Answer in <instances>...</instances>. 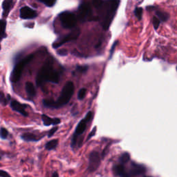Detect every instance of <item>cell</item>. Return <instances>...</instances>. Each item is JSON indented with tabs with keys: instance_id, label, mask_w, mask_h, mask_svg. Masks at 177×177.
Returning a JSON list of instances; mask_svg holds the SVG:
<instances>
[{
	"instance_id": "obj_33",
	"label": "cell",
	"mask_w": 177,
	"mask_h": 177,
	"mask_svg": "<svg viewBox=\"0 0 177 177\" xmlns=\"http://www.w3.org/2000/svg\"><path fill=\"white\" fill-rule=\"evenodd\" d=\"M0 177H11L7 172L0 169Z\"/></svg>"
},
{
	"instance_id": "obj_27",
	"label": "cell",
	"mask_w": 177,
	"mask_h": 177,
	"mask_svg": "<svg viewBox=\"0 0 177 177\" xmlns=\"http://www.w3.org/2000/svg\"><path fill=\"white\" fill-rule=\"evenodd\" d=\"M88 66H77L75 72L78 73H84L88 70Z\"/></svg>"
},
{
	"instance_id": "obj_8",
	"label": "cell",
	"mask_w": 177,
	"mask_h": 177,
	"mask_svg": "<svg viewBox=\"0 0 177 177\" xmlns=\"http://www.w3.org/2000/svg\"><path fill=\"white\" fill-rule=\"evenodd\" d=\"M101 158L100 154L96 151H93L89 154V165L88 171L89 173L96 172L100 167Z\"/></svg>"
},
{
	"instance_id": "obj_4",
	"label": "cell",
	"mask_w": 177,
	"mask_h": 177,
	"mask_svg": "<svg viewBox=\"0 0 177 177\" xmlns=\"http://www.w3.org/2000/svg\"><path fill=\"white\" fill-rule=\"evenodd\" d=\"M34 57V54H31L29 56L24 57V59H22L20 60L19 63H17L15 65V67L13 69V70L11 73V80L12 82H17L19 81L21 78L22 71L24 70L25 66L27 64L29 63L33 58Z\"/></svg>"
},
{
	"instance_id": "obj_28",
	"label": "cell",
	"mask_w": 177,
	"mask_h": 177,
	"mask_svg": "<svg viewBox=\"0 0 177 177\" xmlns=\"http://www.w3.org/2000/svg\"><path fill=\"white\" fill-rule=\"evenodd\" d=\"M160 24V20L154 16V17H153V26H154V28L155 30L158 29V27H159Z\"/></svg>"
},
{
	"instance_id": "obj_17",
	"label": "cell",
	"mask_w": 177,
	"mask_h": 177,
	"mask_svg": "<svg viewBox=\"0 0 177 177\" xmlns=\"http://www.w3.org/2000/svg\"><path fill=\"white\" fill-rule=\"evenodd\" d=\"M25 89L29 98H33L36 95V90L33 84L31 82H27L25 84Z\"/></svg>"
},
{
	"instance_id": "obj_23",
	"label": "cell",
	"mask_w": 177,
	"mask_h": 177,
	"mask_svg": "<svg viewBox=\"0 0 177 177\" xmlns=\"http://www.w3.org/2000/svg\"><path fill=\"white\" fill-rule=\"evenodd\" d=\"M142 8L141 7H137L135 8L134 10V15L136 17H137V19L139 20H141L142 19Z\"/></svg>"
},
{
	"instance_id": "obj_22",
	"label": "cell",
	"mask_w": 177,
	"mask_h": 177,
	"mask_svg": "<svg viewBox=\"0 0 177 177\" xmlns=\"http://www.w3.org/2000/svg\"><path fill=\"white\" fill-rule=\"evenodd\" d=\"M130 160V154L128 152H125L122 154L119 158V162L120 164L124 165L128 163Z\"/></svg>"
},
{
	"instance_id": "obj_21",
	"label": "cell",
	"mask_w": 177,
	"mask_h": 177,
	"mask_svg": "<svg viewBox=\"0 0 177 177\" xmlns=\"http://www.w3.org/2000/svg\"><path fill=\"white\" fill-rule=\"evenodd\" d=\"M11 98V96L10 94H8L7 96H5L4 95V92H2V91H0V103L3 105V106H6V105H7L8 102L10 101Z\"/></svg>"
},
{
	"instance_id": "obj_20",
	"label": "cell",
	"mask_w": 177,
	"mask_h": 177,
	"mask_svg": "<svg viewBox=\"0 0 177 177\" xmlns=\"http://www.w3.org/2000/svg\"><path fill=\"white\" fill-rule=\"evenodd\" d=\"M57 145H58V140L57 139L51 140V141L47 142V144L45 145V149L49 151L53 150V149H56L57 148Z\"/></svg>"
},
{
	"instance_id": "obj_2",
	"label": "cell",
	"mask_w": 177,
	"mask_h": 177,
	"mask_svg": "<svg viewBox=\"0 0 177 177\" xmlns=\"http://www.w3.org/2000/svg\"><path fill=\"white\" fill-rule=\"evenodd\" d=\"M74 93V84L72 82L69 81L64 85L60 97L55 102V108H60L67 104Z\"/></svg>"
},
{
	"instance_id": "obj_7",
	"label": "cell",
	"mask_w": 177,
	"mask_h": 177,
	"mask_svg": "<svg viewBox=\"0 0 177 177\" xmlns=\"http://www.w3.org/2000/svg\"><path fill=\"white\" fill-rule=\"evenodd\" d=\"M80 29H75L73 30L72 31L68 34V35H64L62 38H59L58 40H57L56 42H53V49H57V48L60 47L61 46H63L64 44L66 42H69L70 41L75 40L78 38V36L80 35Z\"/></svg>"
},
{
	"instance_id": "obj_37",
	"label": "cell",
	"mask_w": 177,
	"mask_h": 177,
	"mask_svg": "<svg viewBox=\"0 0 177 177\" xmlns=\"http://www.w3.org/2000/svg\"><path fill=\"white\" fill-rule=\"evenodd\" d=\"M1 159H2V157H1V156H0V160H1Z\"/></svg>"
},
{
	"instance_id": "obj_24",
	"label": "cell",
	"mask_w": 177,
	"mask_h": 177,
	"mask_svg": "<svg viewBox=\"0 0 177 177\" xmlns=\"http://www.w3.org/2000/svg\"><path fill=\"white\" fill-rule=\"evenodd\" d=\"M86 93H87V89H86L85 88L80 89L79 91H78V100H83L85 97V96H86Z\"/></svg>"
},
{
	"instance_id": "obj_5",
	"label": "cell",
	"mask_w": 177,
	"mask_h": 177,
	"mask_svg": "<svg viewBox=\"0 0 177 177\" xmlns=\"http://www.w3.org/2000/svg\"><path fill=\"white\" fill-rule=\"evenodd\" d=\"M109 5L108 6L107 9V12L105 15L104 20H103L102 25L104 30H108L110 26V24H111L112 20H113L115 15H116V11L118 9V5L120 4L119 1H111L109 2Z\"/></svg>"
},
{
	"instance_id": "obj_32",
	"label": "cell",
	"mask_w": 177,
	"mask_h": 177,
	"mask_svg": "<svg viewBox=\"0 0 177 177\" xmlns=\"http://www.w3.org/2000/svg\"><path fill=\"white\" fill-rule=\"evenodd\" d=\"M104 4V2L103 1H93V6H95L96 8H99L102 6V4Z\"/></svg>"
},
{
	"instance_id": "obj_25",
	"label": "cell",
	"mask_w": 177,
	"mask_h": 177,
	"mask_svg": "<svg viewBox=\"0 0 177 177\" xmlns=\"http://www.w3.org/2000/svg\"><path fill=\"white\" fill-rule=\"evenodd\" d=\"M8 130L4 127H1V129H0V137H1V139L5 140L8 138Z\"/></svg>"
},
{
	"instance_id": "obj_34",
	"label": "cell",
	"mask_w": 177,
	"mask_h": 177,
	"mask_svg": "<svg viewBox=\"0 0 177 177\" xmlns=\"http://www.w3.org/2000/svg\"><path fill=\"white\" fill-rule=\"evenodd\" d=\"M96 127H94V128L93 129V130H92V131H91V132H90V134H89L88 138H87V140H89V139H91V137L93 136L96 134Z\"/></svg>"
},
{
	"instance_id": "obj_9",
	"label": "cell",
	"mask_w": 177,
	"mask_h": 177,
	"mask_svg": "<svg viewBox=\"0 0 177 177\" xmlns=\"http://www.w3.org/2000/svg\"><path fill=\"white\" fill-rule=\"evenodd\" d=\"M78 17L81 21L89 20V17H92V12L90 5L88 3L84 2L81 4L78 8Z\"/></svg>"
},
{
	"instance_id": "obj_3",
	"label": "cell",
	"mask_w": 177,
	"mask_h": 177,
	"mask_svg": "<svg viewBox=\"0 0 177 177\" xmlns=\"http://www.w3.org/2000/svg\"><path fill=\"white\" fill-rule=\"evenodd\" d=\"M92 118H93V113L91 111H89L88 113L87 114L85 118L80 121V123H78L77 127L75 130L74 134H73L72 137V140H71V148H75V146L77 145L78 137H79L80 136H81L84 132V131L86 130L87 124L89 123V122L91 121Z\"/></svg>"
},
{
	"instance_id": "obj_29",
	"label": "cell",
	"mask_w": 177,
	"mask_h": 177,
	"mask_svg": "<svg viewBox=\"0 0 177 177\" xmlns=\"http://www.w3.org/2000/svg\"><path fill=\"white\" fill-rule=\"evenodd\" d=\"M57 53L60 55V56H65L68 54V51H67V50H66V49H61V50H57Z\"/></svg>"
},
{
	"instance_id": "obj_30",
	"label": "cell",
	"mask_w": 177,
	"mask_h": 177,
	"mask_svg": "<svg viewBox=\"0 0 177 177\" xmlns=\"http://www.w3.org/2000/svg\"><path fill=\"white\" fill-rule=\"evenodd\" d=\"M57 129H58V127H53V128L51 129V130H50L49 131V134H48V137L50 138V137L53 136L54 135L55 133H56V132H57Z\"/></svg>"
},
{
	"instance_id": "obj_35",
	"label": "cell",
	"mask_w": 177,
	"mask_h": 177,
	"mask_svg": "<svg viewBox=\"0 0 177 177\" xmlns=\"http://www.w3.org/2000/svg\"><path fill=\"white\" fill-rule=\"evenodd\" d=\"M52 177H60L57 172H54L53 174H52Z\"/></svg>"
},
{
	"instance_id": "obj_18",
	"label": "cell",
	"mask_w": 177,
	"mask_h": 177,
	"mask_svg": "<svg viewBox=\"0 0 177 177\" xmlns=\"http://www.w3.org/2000/svg\"><path fill=\"white\" fill-rule=\"evenodd\" d=\"M6 21L5 20H0V50H1V42L3 39L7 37V34L6 33Z\"/></svg>"
},
{
	"instance_id": "obj_10",
	"label": "cell",
	"mask_w": 177,
	"mask_h": 177,
	"mask_svg": "<svg viewBox=\"0 0 177 177\" xmlns=\"http://www.w3.org/2000/svg\"><path fill=\"white\" fill-rule=\"evenodd\" d=\"M146 172L147 169L145 165L132 162L131 163V167L127 171V173L129 177H136L141 174H144Z\"/></svg>"
},
{
	"instance_id": "obj_19",
	"label": "cell",
	"mask_w": 177,
	"mask_h": 177,
	"mask_svg": "<svg viewBox=\"0 0 177 177\" xmlns=\"http://www.w3.org/2000/svg\"><path fill=\"white\" fill-rule=\"evenodd\" d=\"M156 15L157 16V17L160 21L162 22H166L168 20L169 15L166 12H163V11H157L156 12Z\"/></svg>"
},
{
	"instance_id": "obj_14",
	"label": "cell",
	"mask_w": 177,
	"mask_h": 177,
	"mask_svg": "<svg viewBox=\"0 0 177 177\" xmlns=\"http://www.w3.org/2000/svg\"><path fill=\"white\" fill-rule=\"evenodd\" d=\"M13 4H14V2L13 0H5V1L2 2V8L4 10V12L2 13V16L4 18L7 17L11 10L13 7Z\"/></svg>"
},
{
	"instance_id": "obj_31",
	"label": "cell",
	"mask_w": 177,
	"mask_h": 177,
	"mask_svg": "<svg viewBox=\"0 0 177 177\" xmlns=\"http://www.w3.org/2000/svg\"><path fill=\"white\" fill-rule=\"evenodd\" d=\"M117 44H118V41H116V42H114L113 45H112V47L111 48V50H110V58L112 57V56H113V53L115 50V48H116Z\"/></svg>"
},
{
	"instance_id": "obj_1",
	"label": "cell",
	"mask_w": 177,
	"mask_h": 177,
	"mask_svg": "<svg viewBox=\"0 0 177 177\" xmlns=\"http://www.w3.org/2000/svg\"><path fill=\"white\" fill-rule=\"evenodd\" d=\"M60 76L58 72L54 69L52 60L50 59H48L37 75V86H42L46 82L57 84L60 82Z\"/></svg>"
},
{
	"instance_id": "obj_15",
	"label": "cell",
	"mask_w": 177,
	"mask_h": 177,
	"mask_svg": "<svg viewBox=\"0 0 177 177\" xmlns=\"http://www.w3.org/2000/svg\"><path fill=\"white\" fill-rule=\"evenodd\" d=\"M42 120L43 121L44 125L45 126L57 125H59L61 122L59 118H51L45 114L42 115Z\"/></svg>"
},
{
	"instance_id": "obj_13",
	"label": "cell",
	"mask_w": 177,
	"mask_h": 177,
	"mask_svg": "<svg viewBox=\"0 0 177 177\" xmlns=\"http://www.w3.org/2000/svg\"><path fill=\"white\" fill-rule=\"evenodd\" d=\"M113 172L115 175L118 177H129L127 171L124 165H115L113 167Z\"/></svg>"
},
{
	"instance_id": "obj_16",
	"label": "cell",
	"mask_w": 177,
	"mask_h": 177,
	"mask_svg": "<svg viewBox=\"0 0 177 177\" xmlns=\"http://www.w3.org/2000/svg\"><path fill=\"white\" fill-rule=\"evenodd\" d=\"M21 139L26 142H37L42 139V137L33 134V133H24L21 136Z\"/></svg>"
},
{
	"instance_id": "obj_12",
	"label": "cell",
	"mask_w": 177,
	"mask_h": 177,
	"mask_svg": "<svg viewBox=\"0 0 177 177\" xmlns=\"http://www.w3.org/2000/svg\"><path fill=\"white\" fill-rule=\"evenodd\" d=\"M11 107L13 111H17L20 114H22L24 116H28V113L26 111V108L27 107V105L22 104L17 100H12L11 102Z\"/></svg>"
},
{
	"instance_id": "obj_26",
	"label": "cell",
	"mask_w": 177,
	"mask_h": 177,
	"mask_svg": "<svg viewBox=\"0 0 177 177\" xmlns=\"http://www.w3.org/2000/svg\"><path fill=\"white\" fill-rule=\"evenodd\" d=\"M40 2L42 4H44L48 7H53L54 6V4L56 3V0H48V1H42V0H40Z\"/></svg>"
},
{
	"instance_id": "obj_6",
	"label": "cell",
	"mask_w": 177,
	"mask_h": 177,
	"mask_svg": "<svg viewBox=\"0 0 177 177\" xmlns=\"http://www.w3.org/2000/svg\"><path fill=\"white\" fill-rule=\"evenodd\" d=\"M61 24L64 29H73L77 24V18L73 13L64 11L59 15Z\"/></svg>"
},
{
	"instance_id": "obj_36",
	"label": "cell",
	"mask_w": 177,
	"mask_h": 177,
	"mask_svg": "<svg viewBox=\"0 0 177 177\" xmlns=\"http://www.w3.org/2000/svg\"><path fill=\"white\" fill-rule=\"evenodd\" d=\"M144 177H152V176H145Z\"/></svg>"
},
{
	"instance_id": "obj_11",
	"label": "cell",
	"mask_w": 177,
	"mask_h": 177,
	"mask_svg": "<svg viewBox=\"0 0 177 177\" xmlns=\"http://www.w3.org/2000/svg\"><path fill=\"white\" fill-rule=\"evenodd\" d=\"M20 16L23 20H31L35 18L38 16V13L29 6H24L20 8Z\"/></svg>"
}]
</instances>
